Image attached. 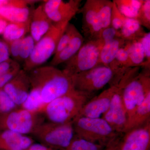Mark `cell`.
Wrapping results in <instances>:
<instances>
[{
  "instance_id": "cell-11",
  "label": "cell",
  "mask_w": 150,
  "mask_h": 150,
  "mask_svg": "<svg viewBox=\"0 0 150 150\" xmlns=\"http://www.w3.org/2000/svg\"><path fill=\"white\" fill-rule=\"evenodd\" d=\"M81 0L45 1L43 10L53 23L70 22L73 18L80 11Z\"/></svg>"
},
{
  "instance_id": "cell-3",
  "label": "cell",
  "mask_w": 150,
  "mask_h": 150,
  "mask_svg": "<svg viewBox=\"0 0 150 150\" xmlns=\"http://www.w3.org/2000/svg\"><path fill=\"white\" fill-rule=\"evenodd\" d=\"M75 136L88 142L105 146L120 135L104 119L77 117L73 121Z\"/></svg>"
},
{
  "instance_id": "cell-33",
  "label": "cell",
  "mask_w": 150,
  "mask_h": 150,
  "mask_svg": "<svg viewBox=\"0 0 150 150\" xmlns=\"http://www.w3.org/2000/svg\"><path fill=\"white\" fill-rule=\"evenodd\" d=\"M112 2H113V6H112V14H111L110 26L118 31L121 29L123 25L125 16L120 13L115 5V3L113 1Z\"/></svg>"
},
{
  "instance_id": "cell-26",
  "label": "cell",
  "mask_w": 150,
  "mask_h": 150,
  "mask_svg": "<svg viewBox=\"0 0 150 150\" xmlns=\"http://www.w3.org/2000/svg\"><path fill=\"white\" fill-rule=\"evenodd\" d=\"M97 8L103 29L110 26L113 2L110 0H96Z\"/></svg>"
},
{
  "instance_id": "cell-31",
  "label": "cell",
  "mask_w": 150,
  "mask_h": 150,
  "mask_svg": "<svg viewBox=\"0 0 150 150\" xmlns=\"http://www.w3.org/2000/svg\"><path fill=\"white\" fill-rule=\"evenodd\" d=\"M18 107L15 104L8 96L0 89V115L7 113Z\"/></svg>"
},
{
  "instance_id": "cell-23",
  "label": "cell",
  "mask_w": 150,
  "mask_h": 150,
  "mask_svg": "<svg viewBox=\"0 0 150 150\" xmlns=\"http://www.w3.org/2000/svg\"><path fill=\"white\" fill-rule=\"evenodd\" d=\"M30 20L23 23H8L2 35L4 40L8 43L25 37L30 31Z\"/></svg>"
},
{
  "instance_id": "cell-17",
  "label": "cell",
  "mask_w": 150,
  "mask_h": 150,
  "mask_svg": "<svg viewBox=\"0 0 150 150\" xmlns=\"http://www.w3.org/2000/svg\"><path fill=\"white\" fill-rule=\"evenodd\" d=\"M34 143L33 139L28 135L0 130V150H25Z\"/></svg>"
},
{
  "instance_id": "cell-10",
  "label": "cell",
  "mask_w": 150,
  "mask_h": 150,
  "mask_svg": "<svg viewBox=\"0 0 150 150\" xmlns=\"http://www.w3.org/2000/svg\"><path fill=\"white\" fill-rule=\"evenodd\" d=\"M116 88L109 106L101 118L104 119L115 132L123 134L127 123V112L123 103L122 92L125 83L120 81L115 85Z\"/></svg>"
},
{
  "instance_id": "cell-27",
  "label": "cell",
  "mask_w": 150,
  "mask_h": 150,
  "mask_svg": "<svg viewBox=\"0 0 150 150\" xmlns=\"http://www.w3.org/2000/svg\"><path fill=\"white\" fill-rule=\"evenodd\" d=\"M105 146L88 142L75 136L67 148L62 150H103Z\"/></svg>"
},
{
  "instance_id": "cell-13",
  "label": "cell",
  "mask_w": 150,
  "mask_h": 150,
  "mask_svg": "<svg viewBox=\"0 0 150 150\" xmlns=\"http://www.w3.org/2000/svg\"><path fill=\"white\" fill-rule=\"evenodd\" d=\"M2 89L13 102L20 107L27 99L30 89L28 73L21 69Z\"/></svg>"
},
{
  "instance_id": "cell-24",
  "label": "cell",
  "mask_w": 150,
  "mask_h": 150,
  "mask_svg": "<svg viewBox=\"0 0 150 150\" xmlns=\"http://www.w3.org/2000/svg\"><path fill=\"white\" fill-rule=\"evenodd\" d=\"M124 46L134 67L144 68L146 60L144 49L139 40L126 41Z\"/></svg>"
},
{
  "instance_id": "cell-20",
  "label": "cell",
  "mask_w": 150,
  "mask_h": 150,
  "mask_svg": "<svg viewBox=\"0 0 150 150\" xmlns=\"http://www.w3.org/2000/svg\"><path fill=\"white\" fill-rule=\"evenodd\" d=\"M150 121V93L134 114L128 118L123 134L139 127Z\"/></svg>"
},
{
  "instance_id": "cell-29",
  "label": "cell",
  "mask_w": 150,
  "mask_h": 150,
  "mask_svg": "<svg viewBox=\"0 0 150 150\" xmlns=\"http://www.w3.org/2000/svg\"><path fill=\"white\" fill-rule=\"evenodd\" d=\"M77 30L78 29L74 24L70 22L68 23L59 39L54 55L59 54L69 44Z\"/></svg>"
},
{
  "instance_id": "cell-32",
  "label": "cell",
  "mask_w": 150,
  "mask_h": 150,
  "mask_svg": "<svg viewBox=\"0 0 150 150\" xmlns=\"http://www.w3.org/2000/svg\"><path fill=\"white\" fill-rule=\"evenodd\" d=\"M114 62L118 67L122 68H129L134 67L131 63L128 51L124 45L118 50L115 56V61Z\"/></svg>"
},
{
  "instance_id": "cell-21",
  "label": "cell",
  "mask_w": 150,
  "mask_h": 150,
  "mask_svg": "<svg viewBox=\"0 0 150 150\" xmlns=\"http://www.w3.org/2000/svg\"><path fill=\"white\" fill-rule=\"evenodd\" d=\"M126 41L117 38L105 43L100 51L99 64L110 67L115 61L117 52Z\"/></svg>"
},
{
  "instance_id": "cell-36",
  "label": "cell",
  "mask_w": 150,
  "mask_h": 150,
  "mask_svg": "<svg viewBox=\"0 0 150 150\" xmlns=\"http://www.w3.org/2000/svg\"><path fill=\"white\" fill-rule=\"evenodd\" d=\"M21 69V67H19L8 72L0 74V89L2 88L6 84L8 83L19 72Z\"/></svg>"
},
{
  "instance_id": "cell-40",
  "label": "cell",
  "mask_w": 150,
  "mask_h": 150,
  "mask_svg": "<svg viewBox=\"0 0 150 150\" xmlns=\"http://www.w3.org/2000/svg\"><path fill=\"white\" fill-rule=\"evenodd\" d=\"M25 150H56L51 149L40 144V143H33Z\"/></svg>"
},
{
  "instance_id": "cell-8",
  "label": "cell",
  "mask_w": 150,
  "mask_h": 150,
  "mask_svg": "<svg viewBox=\"0 0 150 150\" xmlns=\"http://www.w3.org/2000/svg\"><path fill=\"white\" fill-rule=\"evenodd\" d=\"M104 43L99 38L86 41L74 56L65 63L63 71L71 76L99 64L100 54Z\"/></svg>"
},
{
  "instance_id": "cell-19",
  "label": "cell",
  "mask_w": 150,
  "mask_h": 150,
  "mask_svg": "<svg viewBox=\"0 0 150 150\" xmlns=\"http://www.w3.org/2000/svg\"><path fill=\"white\" fill-rule=\"evenodd\" d=\"M85 41L83 35L78 30L69 44L59 54L54 55L50 65L56 67L66 63L77 53Z\"/></svg>"
},
{
  "instance_id": "cell-37",
  "label": "cell",
  "mask_w": 150,
  "mask_h": 150,
  "mask_svg": "<svg viewBox=\"0 0 150 150\" xmlns=\"http://www.w3.org/2000/svg\"><path fill=\"white\" fill-rule=\"evenodd\" d=\"M19 67L21 66L18 62L10 59L6 62L0 63V74L8 72Z\"/></svg>"
},
{
  "instance_id": "cell-7",
  "label": "cell",
  "mask_w": 150,
  "mask_h": 150,
  "mask_svg": "<svg viewBox=\"0 0 150 150\" xmlns=\"http://www.w3.org/2000/svg\"><path fill=\"white\" fill-rule=\"evenodd\" d=\"M42 113L18 108L0 115V130L13 131L22 135L32 134L45 121Z\"/></svg>"
},
{
  "instance_id": "cell-14",
  "label": "cell",
  "mask_w": 150,
  "mask_h": 150,
  "mask_svg": "<svg viewBox=\"0 0 150 150\" xmlns=\"http://www.w3.org/2000/svg\"><path fill=\"white\" fill-rule=\"evenodd\" d=\"M34 1L5 0L0 7V18L8 23H23L31 19L29 5Z\"/></svg>"
},
{
  "instance_id": "cell-5",
  "label": "cell",
  "mask_w": 150,
  "mask_h": 150,
  "mask_svg": "<svg viewBox=\"0 0 150 150\" xmlns=\"http://www.w3.org/2000/svg\"><path fill=\"white\" fill-rule=\"evenodd\" d=\"M39 143L56 150L68 147L75 137L73 122L57 123L44 121L32 134Z\"/></svg>"
},
{
  "instance_id": "cell-28",
  "label": "cell",
  "mask_w": 150,
  "mask_h": 150,
  "mask_svg": "<svg viewBox=\"0 0 150 150\" xmlns=\"http://www.w3.org/2000/svg\"><path fill=\"white\" fill-rule=\"evenodd\" d=\"M35 42L30 35L21 39L19 48L18 62H24L29 58L35 46Z\"/></svg>"
},
{
  "instance_id": "cell-15",
  "label": "cell",
  "mask_w": 150,
  "mask_h": 150,
  "mask_svg": "<svg viewBox=\"0 0 150 150\" xmlns=\"http://www.w3.org/2000/svg\"><path fill=\"white\" fill-rule=\"evenodd\" d=\"M116 86H110L97 96H94L84 105L77 117L100 118L109 108Z\"/></svg>"
},
{
  "instance_id": "cell-1",
  "label": "cell",
  "mask_w": 150,
  "mask_h": 150,
  "mask_svg": "<svg viewBox=\"0 0 150 150\" xmlns=\"http://www.w3.org/2000/svg\"><path fill=\"white\" fill-rule=\"evenodd\" d=\"M28 73L30 87L40 91L45 106L52 100L74 89L72 76L63 70L51 65L40 66Z\"/></svg>"
},
{
  "instance_id": "cell-43",
  "label": "cell",
  "mask_w": 150,
  "mask_h": 150,
  "mask_svg": "<svg viewBox=\"0 0 150 150\" xmlns=\"http://www.w3.org/2000/svg\"></svg>"
},
{
  "instance_id": "cell-18",
  "label": "cell",
  "mask_w": 150,
  "mask_h": 150,
  "mask_svg": "<svg viewBox=\"0 0 150 150\" xmlns=\"http://www.w3.org/2000/svg\"><path fill=\"white\" fill-rule=\"evenodd\" d=\"M53 24L44 11L42 5L34 9L31 14L29 32L35 43L48 32Z\"/></svg>"
},
{
  "instance_id": "cell-41",
  "label": "cell",
  "mask_w": 150,
  "mask_h": 150,
  "mask_svg": "<svg viewBox=\"0 0 150 150\" xmlns=\"http://www.w3.org/2000/svg\"><path fill=\"white\" fill-rule=\"evenodd\" d=\"M8 22L0 18V35H3Z\"/></svg>"
},
{
  "instance_id": "cell-22",
  "label": "cell",
  "mask_w": 150,
  "mask_h": 150,
  "mask_svg": "<svg viewBox=\"0 0 150 150\" xmlns=\"http://www.w3.org/2000/svg\"><path fill=\"white\" fill-rule=\"evenodd\" d=\"M118 32L120 38L126 41L139 40L146 33L136 19L126 17L121 29Z\"/></svg>"
},
{
  "instance_id": "cell-9",
  "label": "cell",
  "mask_w": 150,
  "mask_h": 150,
  "mask_svg": "<svg viewBox=\"0 0 150 150\" xmlns=\"http://www.w3.org/2000/svg\"><path fill=\"white\" fill-rule=\"evenodd\" d=\"M150 70L144 68L142 71L131 79L123 88L122 97L127 120L150 93Z\"/></svg>"
},
{
  "instance_id": "cell-35",
  "label": "cell",
  "mask_w": 150,
  "mask_h": 150,
  "mask_svg": "<svg viewBox=\"0 0 150 150\" xmlns=\"http://www.w3.org/2000/svg\"><path fill=\"white\" fill-rule=\"evenodd\" d=\"M117 38H120L119 33L114 28L110 26L105 28L101 31L98 38L103 41L105 44L106 42Z\"/></svg>"
},
{
  "instance_id": "cell-38",
  "label": "cell",
  "mask_w": 150,
  "mask_h": 150,
  "mask_svg": "<svg viewBox=\"0 0 150 150\" xmlns=\"http://www.w3.org/2000/svg\"><path fill=\"white\" fill-rule=\"evenodd\" d=\"M10 56L8 44L0 39V63L8 60Z\"/></svg>"
},
{
  "instance_id": "cell-25",
  "label": "cell",
  "mask_w": 150,
  "mask_h": 150,
  "mask_svg": "<svg viewBox=\"0 0 150 150\" xmlns=\"http://www.w3.org/2000/svg\"><path fill=\"white\" fill-rule=\"evenodd\" d=\"M120 13L124 16L136 19L143 0H113Z\"/></svg>"
},
{
  "instance_id": "cell-6",
  "label": "cell",
  "mask_w": 150,
  "mask_h": 150,
  "mask_svg": "<svg viewBox=\"0 0 150 150\" xmlns=\"http://www.w3.org/2000/svg\"><path fill=\"white\" fill-rule=\"evenodd\" d=\"M124 69L115 70L104 65H97L91 69L73 76L74 88L79 91L96 93L108 84L111 86L117 75Z\"/></svg>"
},
{
  "instance_id": "cell-34",
  "label": "cell",
  "mask_w": 150,
  "mask_h": 150,
  "mask_svg": "<svg viewBox=\"0 0 150 150\" xmlns=\"http://www.w3.org/2000/svg\"><path fill=\"white\" fill-rule=\"evenodd\" d=\"M142 43L145 56L144 66L143 68L150 69V33H146L144 36L139 39Z\"/></svg>"
},
{
  "instance_id": "cell-39",
  "label": "cell",
  "mask_w": 150,
  "mask_h": 150,
  "mask_svg": "<svg viewBox=\"0 0 150 150\" xmlns=\"http://www.w3.org/2000/svg\"><path fill=\"white\" fill-rule=\"evenodd\" d=\"M123 134H120L113 139L105 147L103 150H120Z\"/></svg>"
},
{
  "instance_id": "cell-4",
  "label": "cell",
  "mask_w": 150,
  "mask_h": 150,
  "mask_svg": "<svg viewBox=\"0 0 150 150\" xmlns=\"http://www.w3.org/2000/svg\"><path fill=\"white\" fill-rule=\"evenodd\" d=\"M69 23H53L48 32L35 43L32 54L24 62L23 69L29 72L40 67L54 55L59 39Z\"/></svg>"
},
{
  "instance_id": "cell-42",
  "label": "cell",
  "mask_w": 150,
  "mask_h": 150,
  "mask_svg": "<svg viewBox=\"0 0 150 150\" xmlns=\"http://www.w3.org/2000/svg\"><path fill=\"white\" fill-rule=\"evenodd\" d=\"M5 0H0V7L2 6V5L4 4V2Z\"/></svg>"
},
{
  "instance_id": "cell-12",
  "label": "cell",
  "mask_w": 150,
  "mask_h": 150,
  "mask_svg": "<svg viewBox=\"0 0 150 150\" xmlns=\"http://www.w3.org/2000/svg\"><path fill=\"white\" fill-rule=\"evenodd\" d=\"M79 12L82 14V28L86 41L99 38L103 29L97 8L96 0H87Z\"/></svg>"
},
{
  "instance_id": "cell-30",
  "label": "cell",
  "mask_w": 150,
  "mask_h": 150,
  "mask_svg": "<svg viewBox=\"0 0 150 150\" xmlns=\"http://www.w3.org/2000/svg\"><path fill=\"white\" fill-rule=\"evenodd\" d=\"M136 19L140 25L150 30V1L143 0L142 6L139 11Z\"/></svg>"
},
{
  "instance_id": "cell-16",
  "label": "cell",
  "mask_w": 150,
  "mask_h": 150,
  "mask_svg": "<svg viewBox=\"0 0 150 150\" xmlns=\"http://www.w3.org/2000/svg\"><path fill=\"white\" fill-rule=\"evenodd\" d=\"M124 134L120 150H150V121Z\"/></svg>"
},
{
  "instance_id": "cell-2",
  "label": "cell",
  "mask_w": 150,
  "mask_h": 150,
  "mask_svg": "<svg viewBox=\"0 0 150 150\" xmlns=\"http://www.w3.org/2000/svg\"><path fill=\"white\" fill-rule=\"evenodd\" d=\"M95 93H89L74 89L48 103L42 114L48 121L57 123L73 122L84 105Z\"/></svg>"
}]
</instances>
